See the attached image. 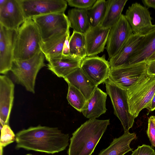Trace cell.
I'll return each mask as SVG.
<instances>
[{"mask_svg": "<svg viewBox=\"0 0 155 155\" xmlns=\"http://www.w3.org/2000/svg\"><path fill=\"white\" fill-rule=\"evenodd\" d=\"M69 136L58 127L40 125L23 129L16 134L15 148L54 154L65 150Z\"/></svg>", "mask_w": 155, "mask_h": 155, "instance_id": "cell-1", "label": "cell"}, {"mask_svg": "<svg viewBox=\"0 0 155 155\" xmlns=\"http://www.w3.org/2000/svg\"><path fill=\"white\" fill-rule=\"evenodd\" d=\"M109 124V119L86 121L73 133L68 155H91Z\"/></svg>", "mask_w": 155, "mask_h": 155, "instance_id": "cell-2", "label": "cell"}, {"mask_svg": "<svg viewBox=\"0 0 155 155\" xmlns=\"http://www.w3.org/2000/svg\"><path fill=\"white\" fill-rule=\"evenodd\" d=\"M41 38L38 29L32 18L25 20L18 31L14 51V61L29 59L41 51Z\"/></svg>", "mask_w": 155, "mask_h": 155, "instance_id": "cell-3", "label": "cell"}, {"mask_svg": "<svg viewBox=\"0 0 155 155\" xmlns=\"http://www.w3.org/2000/svg\"><path fill=\"white\" fill-rule=\"evenodd\" d=\"M45 58L41 51L29 59L13 61L11 71L16 82L24 86L27 91L34 94L38 74L45 66Z\"/></svg>", "mask_w": 155, "mask_h": 155, "instance_id": "cell-4", "label": "cell"}, {"mask_svg": "<svg viewBox=\"0 0 155 155\" xmlns=\"http://www.w3.org/2000/svg\"><path fill=\"white\" fill-rule=\"evenodd\" d=\"M130 113L135 118L149 105L155 93V76L147 75L127 91Z\"/></svg>", "mask_w": 155, "mask_h": 155, "instance_id": "cell-5", "label": "cell"}, {"mask_svg": "<svg viewBox=\"0 0 155 155\" xmlns=\"http://www.w3.org/2000/svg\"><path fill=\"white\" fill-rule=\"evenodd\" d=\"M32 19L38 29L41 41L43 42L56 36L66 34L70 31L69 22L64 12L40 15Z\"/></svg>", "mask_w": 155, "mask_h": 155, "instance_id": "cell-6", "label": "cell"}, {"mask_svg": "<svg viewBox=\"0 0 155 155\" xmlns=\"http://www.w3.org/2000/svg\"><path fill=\"white\" fill-rule=\"evenodd\" d=\"M107 93L109 96L114 113L120 121L124 132L128 131L135 118L129 112L127 91L117 86L108 78L105 81Z\"/></svg>", "mask_w": 155, "mask_h": 155, "instance_id": "cell-7", "label": "cell"}, {"mask_svg": "<svg viewBox=\"0 0 155 155\" xmlns=\"http://www.w3.org/2000/svg\"><path fill=\"white\" fill-rule=\"evenodd\" d=\"M147 75V62H143L110 68L108 79L118 86L127 91Z\"/></svg>", "mask_w": 155, "mask_h": 155, "instance_id": "cell-8", "label": "cell"}, {"mask_svg": "<svg viewBox=\"0 0 155 155\" xmlns=\"http://www.w3.org/2000/svg\"><path fill=\"white\" fill-rule=\"evenodd\" d=\"M25 19L51 13L64 12L67 6L64 0H18Z\"/></svg>", "mask_w": 155, "mask_h": 155, "instance_id": "cell-9", "label": "cell"}, {"mask_svg": "<svg viewBox=\"0 0 155 155\" xmlns=\"http://www.w3.org/2000/svg\"><path fill=\"white\" fill-rule=\"evenodd\" d=\"M124 15L134 34L144 36L155 28L148 8L139 3L129 6Z\"/></svg>", "mask_w": 155, "mask_h": 155, "instance_id": "cell-10", "label": "cell"}, {"mask_svg": "<svg viewBox=\"0 0 155 155\" xmlns=\"http://www.w3.org/2000/svg\"><path fill=\"white\" fill-rule=\"evenodd\" d=\"M133 34L125 15L122 14L119 20L110 29L105 48L109 59L117 54Z\"/></svg>", "mask_w": 155, "mask_h": 155, "instance_id": "cell-11", "label": "cell"}, {"mask_svg": "<svg viewBox=\"0 0 155 155\" xmlns=\"http://www.w3.org/2000/svg\"><path fill=\"white\" fill-rule=\"evenodd\" d=\"M80 68L88 78L97 87L109 78L110 68L105 55L101 57H86L82 60Z\"/></svg>", "mask_w": 155, "mask_h": 155, "instance_id": "cell-12", "label": "cell"}, {"mask_svg": "<svg viewBox=\"0 0 155 155\" xmlns=\"http://www.w3.org/2000/svg\"><path fill=\"white\" fill-rule=\"evenodd\" d=\"M25 20L18 0H0V25L18 31Z\"/></svg>", "mask_w": 155, "mask_h": 155, "instance_id": "cell-13", "label": "cell"}, {"mask_svg": "<svg viewBox=\"0 0 155 155\" xmlns=\"http://www.w3.org/2000/svg\"><path fill=\"white\" fill-rule=\"evenodd\" d=\"M18 31L8 29L0 25V73L11 71L14 61V51Z\"/></svg>", "mask_w": 155, "mask_h": 155, "instance_id": "cell-14", "label": "cell"}, {"mask_svg": "<svg viewBox=\"0 0 155 155\" xmlns=\"http://www.w3.org/2000/svg\"><path fill=\"white\" fill-rule=\"evenodd\" d=\"M15 85L5 75L0 76V122L2 126L9 125L14 99Z\"/></svg>", "mask_w": 155, "mask_h": 155, "instance_id": "cell-15", "label": "cell"}, {"mask_svg": "<svg viewBox=\"0 0 155 155\" xmlns=\"http://www.w3.org/2000/svg\"><path fill=\"white\" fill-rule=\"evenodd\" d=\"M110 28L91 27L84 34L87 57L96 56L104 51Z\"/></svg>", "mask_w": 155, "mask_h": 155, "instance_id": "cell-16", "label": "cell"}, {"mask_svg": "<svg viewBox=\"0 0 155 155\" xmlns=\"http://www.w3.org/2000/svg\"><path fill=\"white\" fill-rule=\"evenodd\" d=\"M107 94L97 87L87 100L81 112L89 119H96L106 113Z\"/></svg>", "mask_w": 155, "mask_h": 155, "instance_id": "cell-17", "label": "cell"}, {"mask_svg": "<svg viewBox=\"0 0 155 155\" xmlns=\"http://www.w3.org/2000/svg\"><path fill=\"white\" fill-rule=\"evenodd\" d=\"M155 52V28L144 36L132 55L127 65L147 62Z\"/></svg>", "mask_w": 155, "mask_h": 155, "instance_id": "cell-18", "label": "cell"}, {"mask_svg": "<svg viewBox=\"0 0 155 155\" xmlns=\"http://www.w3.org/2000/svg\"><path fill=\"white\" fill-rule=\"evenodd\" d=\"M82 60L71 56H62L60 58L48 60V68L57 77L63 78L80 67Z\"/></svg>", "mask_w": 155, "mask_h": 155, "instance_id": "cell-19", "label": "cell"}, {"mask_svg": "<svg viewBox=\"0 0 155 155\" xmlns=\"http://www.w3.org/2000/svg\"><path fill=\"white\" fill-rule=\"evenodd\" d=\"M144 36L133 34L117 54L109 59L110 68L127 65L132 55Z\"/></svg>", "mask_w": 155, "mask_h": 155, "instance_id": "cell-20", "label": "cell"}, {"mask_svg": "<svg viewBox=\"0 0 155 155\" xmlns=\"http://www.w3.org/2000/svg\"><path fill=\"white\" fill-rule=\"evenodd\" d=\"M68 84L74 86L84 95L87 101L97 87L86 75L80 67L64 78Z\"/></svg>", "mask_w": 155, "mask_h": 155, "instance_id": "cell-21", "label": "cell"}, {"mask_svg": "<svg viewBox=\"0 0 155 155\" xmlns=\"http://www.w3.org/2000/svg\"><path fill=\"white\" fill-rule=\"evenodd\" d=\"M136 138L135 133H130L129 131L124 132L119 137L114 139L109 147L101 150L98 155H124L132 151L130 145Z\"/></svg>", "mask_w": 155, "mask_h": 155, "instance_id": "cell-22", "label": "cell"}, {"mask_svg": "<svg viewBox=\"0 0 155 155\" xmlns=\"http://www.w3.org/2000/svg\"><path fill=\"white\" fill-rule=\"evenodd\" d=\"M127 0H109L106 1V10L104 18L99 26L110 28L119 20Z\"/></svg>", "mask_w": 155, "mask_h": 155, "instance_id": "cell-23", "label": "cell"}, {"mask_svg": "<svg viewBox=\"0 0 155 155\" xmlns=\"http://www.w3.org/2000/svg\"><path fill=\"white\" fill-rule=\"evenodd\" d=\"M66 34L56 36L45 42L41 41L40 44L41 50L48 60L61 58L64 43L67 35Z\"/></svg>", "mask_w": 155, "mask_h": 155, "instance_id": "cell-24", "label": "cell"}, {"mask_svg": "<svg viewBox=\"0 0 155 155\" xmlns=\"http://www.w3.org/2000/svg\"><path fill=\"white\" fill-rule=\"evenodd\" d=\"M67 17L74 31L84 35L91 27L86 10L72 8L68 10Z\"/></svg>", "mask_w": 155, "mask_h": 155, "instance_id": "cell-25", "label": "cell"}, {"mask_svg": "<svg viewBox=\"0 0 155 155\" xmlns=\"http://www.w3.org/2000/svg\"><path fill=\"white\" fill-rule=\"evenodd\" d=\"M69 45L71 56L82 60L87 57L84 35L73 31Z\"/></svg>", "mask_w": 155, "mask_h": 155, "instance_id": "cell-26", "label": "cell"}, {"mask_svg": "<svg viewBox=\"0 0 155 155\" xmlns=\"http://www.w3.org/2000/svg\"><path fill=\"white\" fill-rule=\"evenodd\" d=\"M106 10L105 0H97L91 8L86 10L91 27L99 26L103 20Z\"/></svg>", "mask_w": 155, "mask_h": 155, "instance_id": "cell-27", "label": "cell"}, {"mask_svg": "<svg viewBox=\"0 0 155 155\" xmlns=\"http://www.w3.org/2000/svg\"><path fill=\"white\" fill-rule=\"evenodd\" d=\"M68 84V88L67 97V100L72 107L81 112L87 100L79 90L72 85Z\"/></svg>", "mask_w": 155, "mask_h": 155, "instance_id": "cell-28", "label": "cell"}, {"mask_svg": "<svg viewBox=\"0 0 155 155\" xmlns=\"http://www.w3.org/2000/svg\"><path fill=\"white\" fill-rule=\"evenodd\" d=\"M1 131L0 146L4 148L15 141L16 135L9 125L3 126Z\"/></svg>", "mask_w": 155, "mask_h": 155, "instance_id": "cell-29", "label": "cell"}, {"mask_svg": "<svg viewBox=\"0 0 155 155\" xmlns=\"http://www.w3.org/2000/svg\"><path fill=\"white\" fill-rule=\"evenodd\" d=\"M68 5L80 9L86 10L91 7L96 0H66Z\"/></svg>", "mask_w": 155, "mask_h": 155, "instance_id": "cell-30", "label": "cell"}, {"mask_svg": "<svg viewBox=\"0 0 155 155\" xmlns=\"http://www.w3.org/2000/svg\"><path fill=\"white\" fill-rule=\"evenodd\" d=\"M155 116H151L148 119L147 134L152 146L155 147Z\"/></svg>", "mask_w": 155, "mask_h": 155, "instance_id": "cell-31", "label": "cell"}, {"mask_svg": "<svg viewBox=\"0 0 155 155\" xmlns=\"http://www.w3.org/2000/svg\"><path fill=\"white\" fill-rule=\"evenodd\" d=\"M131 155H155V152L150 146L143 144L138 146Z\"/></svg>", "mask_w": 155, "mask_h": 155, "instance_id": "cell-32", "label": "cell"}, {"mask_svg": "<svg viewBox=\"0 0 155 155\" xmlns=\"http://www.w3.org/2000/svg\"><path fill=\"white\" fill-rule=\"evenodd\" d=\"M147 72L148 75L155 76V60L147 62Z\"/></svg>", "mask_w": 155, "mask_h": 155, "instance_id": "cell-33", "label": "cell"}, {"mask_svg": "<svg viewBox=\"0 0 155 155\" xmlns=\"http://www.w3.org/2000/svg\"><path fill=\"white\" fill-rule=\"evenodd\" d=\"M70 38V32H69L68 34L64 45L62 52V55L64 56H71L70 55V48L69 45V40Z\"/></svg>", "mask_w": 155, "mask_h": 155, "instance_id": "cell-34", "label": "cell"}, {"mask_svg": "<svg viewBox=\"0 0 155 155\" xmlns=\"http://www.w3.org/2000/svg\"><path fill=\"white\" fill-rule=\"evenodd\" d=\"M142 1L146 7L155 9V0H143Z\"/></svg>", "mask_w": 155, "mask_h": 155, "instance_id": "cell-35", "label": "cell"}, {"mask_svg": "<svg viewBox=\"0 0 155 155\" xmlns=\"http://www.w3.org/2000/svg\"><path fill=\"white\" fill-rule=\"evenodd\" d=\"M146 108L149 111H152L155 110V93L149 105Z\"/></svg>", "mask_w": 155, "mask_h": 155, "instance_id": "cell-36", "label": "cell"}, {"mask_svg": "<svg viewBox=\"0 0 155 155\" xmlns=\"http://www.w3.org/2000/svg\"><path fill=\"white\" fill-rule=\"evenodd\" d=\"M155 60V52L150 57L148 61H151Z\"/></svg>", "mask_w": 155, "mask_h": 155, "instance_id": "cell-37", "label": "cell"}, {"mask_svg": "<svg viewBox=\"0 0 155 155\" xmlns=\"http://www.w3.org/2000/svg\"><path fill=\"white\" fill-rule=\"evenodd\" d=\"M3 147L0 146V155H3Z\"/></svg>", "mask_w": 155, "mask_h": 155, "instance_id": "cell-38", "label": "cell"}, {"mask_svg": "<svg viewBox=\"0 0 155 155\" xmlns=\"http://www.w3.org/2000/svg\"><path fill=\"white\" fill-rule=\"evenodd\" d=\"M25 155H33L31 154L28 153V154H27Z\"/></svg>", "mask_w": 155, "mask_h": 155, "instance_id": "cell-39", "label": "cell"}, {"mask_svg": "<svg viewBox=\"0 0 155 155\" xmlns=\"http://www.w3.org/2000/svg\"><path fill=\"white\" fill-rule=\"evenodd\" d=\"M154 123H155V117L154 118Z\"/></svg>", "mask_w": 155, "mask_h": 155, "instance_id": "cell-40", "label": "cell"}]
</instances>
